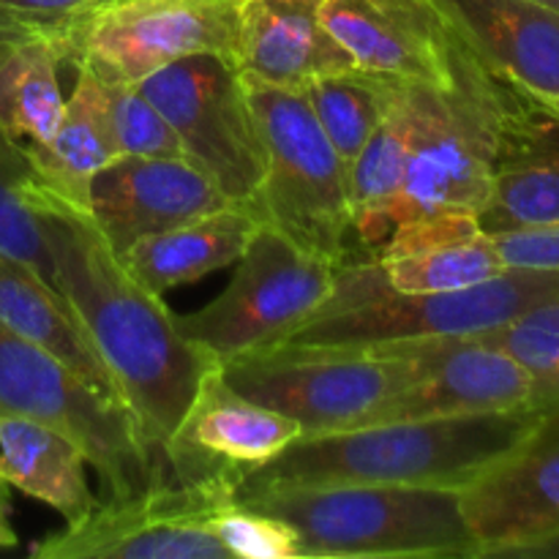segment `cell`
<instances>
[{
  "instance_id": "obj_1",
  "label": "cell",
  "mask_w": 559,
  "mask_h": 559,
  "mask_svg": "<svg viewBox=\"0 0 559 559\" xmlns=\"http://www.w3.org/2000/svg\"><path fill=\"white\" fill-rule=\"evenodd\" d=\"M38 205L58 293L107 366L147 445L164 462V445L218 364L183 338L162 295L126 271L91 213L66 205L47 189Z\"/></svg>"
},
{
  "instance_id": "obj_2",
  "label": "cell",
  "mask_w": 559,
  "mask_h": 559,
  "mask_svg": "<svg viewBox=\"0 0 559 559\" xmlns=\"http://www.w3.org/2000/svg\"><path fill=\"white\" fill-rule=\"evenodd\" d=\"M540 409L385 420L298 437L278 456L246 475L238 495L331 484L437 486L462 491L527 435Z\"/></svg>"
},
{
  "instance_id": "obj_3",
  "label": "cell",
  "mask_w": 559,
  "mask_h": 559,
  "mask_svg": "<svg viewBox=\"0 0 559 559\" xmlns=\"http://www.w3.org/2000/svg\"><path fill=\"white\" fill-rule=\"evenodd\" d=\"M238 500L287 522L304 559H480L459 489L282 486Z\"/></svg>"
},
{
  "instance_id": "obj_4",
  "label": "cell",
  "mask_w": 559,
  "mask_h": 559,
  "mask_svg": "<svg viewBox=\"0 0 559 559\" xmlns=\"http://www.w3.org/2000/svg\"><path fill=\"white\" fill-rule=\"evenodd\" d=\"M551 300H559V271L506 267L473 287L404 295L391 289L374 257H360L338 262L331 295L287 342L371 347L399 338L489 336Z\"/></svg>"
},
{
  "instance_id": "obj_5",
  "label": "cell",
  "mask_w": 559,
  "mask_h": 559,
  "mask_svg": "<svg viewBox=\"0 0 559 559\" xmlns=\"http://www.w3.org/2000/svg\"><path fill=\"white\" fill-rule=\"evenodd\" d=\"M522 96L451 31L445 80L420 82V126L396 224L442 211H484Z\"/></svg>"
},
{
  "instance_id": "obj_6",
  "label": "cell",
  "mask_w": 559,
  "mask_h": 559,
  "mask_svg": "<svg viewBox=\"0 0 559 559\" xmlns=\"http://www.w3.org/2000/svg\"><path fill=\"white\" fill-rule=\"evenodd\" d=\"M246 93L265 151L251 211L309 254L333 265L353 260L347 164L311 112L306 93L257 80H246Z\"/></svg>"
},
{
  "instance_id": "obj_7",
  "label": "cell",
  "mask_w": 559,
  "mask_h": 559,
  "mask_svg": "<svg viewBox=\"0 0 559 559\" xmlns=\"http://www.w3.org/2000/svg\"><path fill=\"white\" fill-rule=\"evenodd\" d=\"M0 415H20L69 437L107 486L126 497L169 480L134 413L71 366L0 322Z\"/></svg>"
},
{
  "instance_id": "obj_8",
  "label": "cell",
  "mask_w": 559,
  "mask_h": 559,
  "mask_svg": "<svg viewBox=\"0 0 559 559\" xmlns=\"http://www.w3.org/2000/svg\"><path fill=\"white\" fill-rule=\"evenodd\" d=\"M218 369L246 399L293 418L304 437L382 424L409 380L382 347L336 344H273Z\"/></svg>"
},
{
  "instance_id": "obj_9",
  "label": "cell",
  "mask_w": 559,
  "mask_h": 559,
  "mask_svg": "<svg viewBox=\"0 0 559 559\" xmlns=\"http://www.w3.org/2000/svg\"><path fill=\"white\" fill-rule=\"evenodd\" d=\"M333 273V262L260 224L235 262L227 289L202 309L175 317V325L222 366L238 355L287 342L331 295Z\"/></svg>"
},
{
  "instance_id": "obj_10",
  "label": "cell",
  "mask_w": 559,
  "mask_h": 559,
  "mask_svg": "<svg viewBox=\"0 0 559 559\" xmlns=\"http://www.w3.org/2000/svg\"><path fill=\"white\" fill-rule=\"evenodd\" d=\"M240 0H115L55 31L63 66L98 80L142 82L153 71L202 52L235 63Z\"/></svg>"
},
{
  "instance_id": "obj_11",
  "label": "cell",
  "mask_w": 559,
  "mask_h": 559,
  "mask_svg": "<svg viewBox=\"0 0 559 559\" xmlns=\"http://www.w3.org/2000/svg\"><path fill=\"white\" fill-rule=\"evenodd\" d=\"M173 126L186 158L229 202L249 205L265 173V151L238 66L216 52L180 58L140 82Z\"/></svg>"
},
{
  "instance_id": "obj_12",
  "label": "cell",
  "mask_w": 559,
  "mask_h": 559,
  "mask_svg": "<svg viewBox=\"0 0 559 559\" xmlns=\"http://www.w3.org/2000/svg\"><path fill=\"white\" fill-rule=\"evenodd\" d=\"M238 497L233 480H164L96 502L80 522L31 546L33 559H233L213 533L218 508Z\"/></svg>"
},
{
  "instance_id": "obj_13",
  "label": "cell",
  "mask_w": 559,
  "mask_h": 559,
  "mask_svg": "<svg viewBox=\"0 0 559 559\" xmlns=\"http://www.w3.org/2000/svg\"><path fill=\"white\" fill-rule=\"evenodd\" d=\"M371 347L402 360L409 374L388 420L546 407L533 374L484 336L399 338Z\"/></svg>"
},
{
  "instance_id": "obj_14",
  "label": "cell",
  "mask_w": 559,
  "mask_h": 559,
  "mask_svg": "<svg viewBox=\"0 0 559 559\" xmlns=\"http://www.w3.org/2000/svg\"><path fill=\"white\" fill-rule=\"evenodd\" d=\"M459 495L480 557H511L557 535L559 402L546 404L527 435Z\"/></svg>"
},
{
  "instance_id": "obj_15",
  "label": "cell",
  "mask_w": 559,
  "mask_h": 559,
  "mask_svg": "<svg viewBox=\"0 0 559 559\" xmlns=\"http://www.w3.org/2000/svg\"><path fill=\"white\" fill-rule=\"evenodd\" d=\"M298 437L304 431L293 418L246 399L224 380L222 369H213L164 445V467L169 480L180 484L233 480L240 486Z\"/></svg>"
},
{
  "instance_id": "obj_16",
  "label": "cell",
  "mask_w": 559,
  "mask_h": 559,
  "mask_svg": "<svg viewBox=\"0 0 559 559\" xmlns=\"http://www.w3.org/2000/svg\"><path fill=\"white\" fill-rule=\"evenodd\" d=\"M224 205L222 189L183 156H118L91 183V218L118 257Z\"/></svg>"
},
{
  "instance_id": "obj_17",
  "label": "cell",
  "mask_w": 559,
  "mask_h": 559,
  "mask_svg": "<svg viewBox=\"0 0 559 559\" xmlns=\"http://www.w3.org/2000/svg\"><path fill=\"white\" fill-rule=\"evenodd\" d=\"M322 20L358 69L435 85L445 80L451 27L435 0H325Z\"/></svg>"
},
{
  "instance_id": "obj_18",
  "label": "cell",
  "mask_w": 559,
  "mask_h": 559,
  "mask_svg": "<svg viewBox=\"0 0 559 559\" xmlns=\"http://www.w3.org/2000/svg\"><path fill=\"white\" fill-rule=\"evenodd\" d=\"M491 71L544 104L559 102V14L533 0H435Z\"/></svg>"
},
{
  "instance_id": "obj_19",
  "label": "cell",
  "mask_w": 559,
  "mask_h": 559,
  "mask_svg": "<svg viewBox=\"0 0 559 559\" xmlns=\"http://www.w3.org/2000/svg\"><path fill=\"white\" fill-rule=\"evenodd\" d=\"M374 260L391 289L404 295L473 287L508 267L478 216L464 211H442L396 224Z\"/></svg>"
},
{
  "instance_id": "obj_20",
  "label": "cell",
  "mask_w": 559,
  "mask_h": 559,
  "mask_svg": "<svg viewBox=\"0 0 559 559\" xmlns=\"http://www.w3.org/2000/svg\"><path fill=\"white\" fill-rule=\"evenodd\" d=\"M325 0H240L235 66L246 80L304 87L355 69L322 20Z\"/></svg>"
},
{
  "instance_id": "obj_21",
  "label": "cell",
  "mask_w": 559,
  "mask_h": 559,
  "mask_svg": "<svg viewBox=\"0 0 559 559\" xmlns=\"http://www.w3.org/2000/svg\"><path fill=\"white\" fill-rule=\"evenodd\" d=\"M478 224L489 235L559 224V112L527 93L511 115Z\"/></svg>"
},
{
  "instance_id": "obj_22",
  "label": "cell",
  "mask_w": 559,
  "mask_h": 559,
  "mask_svg": "<svg viewBox=\"0 0 559 559\" xmlns=\"http://www.w3.org/2000/svg\"><path fill=\"white\" fill-rule=\"evenodd\" d=\"M420 126V82L402 80L391 109L347 167L355 249L380 254L399 222L409 158Z\"/></svg>"
},
{
  "instance_id": "obj_23",
  "label": "cell",
  "mask_w": 559,
  "mask_h": 559,
  "mask_svg": "<svg viewBox=\"0 0 559 559\" xmlns=\"http://www.w3.org/2000/svg\"><path fill=\"white\" fill-rule=\"evenodd\" d=\"M260 224L249 205L229 202L167 233L142 238L120 260L142 287L164 295L235 265Z\"/></svg>"
},
{
  "instance_id": "obj_24",
  "label": "cell",
  "mask_w": 559,
  "mask_h": 559,
  "mask_svg": "<svg viewBox=\"0 0 559 559\" xmlns=\"http://www.w3.org/2000/svg\"><path fill=\"white\" fill-rule=\"evenodd\" d=\"M74 91L66 98L58 129L41 145H25L38 180L49 194L82 213H91V183L120 156L104 107L102 82L76 66Z\"/></svg>"
},
{
  "instance_id": "obj_25",
  "label": "cell",
  "mask_w": 559,
  "mask_h": 559,
  "mask_svg": "<svg viewBox=\"0 0 559 559\" xmlns=\"http://www.w3.org/2000/svg\"><path fill=\"white\" fill-rule=\"evenodd\" d=\"M87 459L69 437L20 415H0V475L9 489L44 502L74 524L96 506Z\"/></svg>"
},
{
  "instance_id": "obj_26",
  "label": "cell",
  "mask_w": 559,
  "mask_h": 559,
  "mask_svg": "<svg viewBox=\"0 0 559 559\" xmlns=\"http://www.w3.org/2000/svg\"><path fill=\"white\" fill-rule=\"evenodd\" d=\"M0 322L25 342L55 355L107 396L120 399L107 366L87 342L63 295L20 262L0 254ZM123 402V399H120ZM126 404V402H123ZM129 407V404H126Z\"/></svg>"
},
{
  "instance_id": "obj_27",
  "label": "cell",
  "mask_w": 559,
  "mask_h": 559,
  "mask_svg": "<svg viewBox=\"0 0 559 559\" xmlns=\"http://www.w3.org/2000/svg\"><path fill=\"white\" fill-rule=\"evenodd\" d=\"M60 55L52 36L16 44L0 60V131L22 145H41L66 112Z\"/></svg>"
},
{
  "instance_id": "obj_28",
  "label": "cell",
  "mask_w": 559,
  "mask_h": 559,
  "mask_svg": "<svg viewBox=\"0 0 559 559\" xmlns=\"http://www.w3.org/2000/svg\"><path fill=\"white\" fill-rule=\"evenodd\" d=\"M399 82L402 80L396 76L374 74L355 66L338 74L311 80L309 85L300 87L322 131L347 167L388 115Z\"/></svg>"
},
{
  "instance_id": "obj_29",
  "label": "cell",
  "mask_w": 559,
  "mask_h": 559,
  "mask_svg": "<svg viewBox=\"0 0 559 559\" xmlns=\"http://www.w3.org/2000/svg\"><path fill=\"white\" fill-rule=\"evenodd\" d=\"M41 189L44 183L27 147L0 131V254L31 267L49 287L58 289L38 205Z\"/></svg>"
},
{
  "instance_id": "obj_30",
  "label": "cell",
  "mask_w": 559,
  "mask_h": 559,
  "mask_svg": "<svg viewBox=\"0 0 559 559\" xmlns=\"http://www.w3.org/2000/svg\"><path fill=\"white\" fill-rule=\"evenodd\" d=\"M93 74V71H91ZM98 80V76H96ZM107 107L109 129L120 156H183L173 126L162 109L145 96L140 82L98 80Z\"/></svg>"
},
{
  "instance_id": "obj_31",
  "label": "cell",
  "mask_w": 559,
  "mask_h": 559,
  "mask_svg": "<svg viewBox=\"0 0 559 559\" xmlns=\"http://www.w3.org/2000/svg\"><path fill=\"white\" fill-rule=\"evenodd\" d=\"M484 338L513 355L533 374L540 404L559 402V300L538 306Z\"/></svg>"
},
{
  "instance_id": "obj_32",
  "label": "cell",
  "mask_w": 559,
  "mask_h": 559,
  "mask_svg": "<svg viewBox=\"0 0 559 559\" xmlns=\"http://www.w3.org/2000/svg\"><path fill=\"white\" fill-rule=\"evenodd\" d=\"M213 533L233 559H304L298 533L287 522L246 506L238 497L218 508Z\"/></svg>"
},
{
  "instance_id": "obj_33",
  "label": "cell",
  "mask_w": 559,
  "mask_h": 559,
  "mask_svg": "<svg viewBox=\"0 0 559 559\" xmlns=\"http://www.w3.org/2000/svg\"><path fill=\"white\" fill-rule=\"evenodd\" d=\"M508 267H535L559 271V224L549 227H524L491 235Z\"/></svg>"
},
{
  "instance_id": "obj_34",
  "label": "cell",
  "mask_w": 559,
  "mask_h": 559,
  "mask_svg": "<svg viewBox=\"0 0 559 559\" xmlns=\"http://www.w3.org/2000/svg\"><path fill=\"white\" fill-rule=\"evenodd\" d=\"M112 0H0V9L11 11L25 20L44 22L49 27H60L71 20L93 14Z\"/></svg>"
},
{
  "instance_id": "obj_35",
  "label": "cell",
  "mask_w": 559,
  "mask_h": 559,
  "mask_svg": "<svg viewBox=\"0 0 559 559\" xmlns=\"http://www.w3.org/2000/svg\"><path fill=\"white\" fill-rule=\"evenodd\" d=\"M55 31H58V27H49L44 25V22L25 20V16H16L11 14V11L0 9V60H3L16 44L36 36H55Z\"/></svg>"
},
{
  "instance_id": "obj_36",
  "label": "cell",
  "mask_w": 559,
  "mask_h": 559,
  "mask_svg": "<svg viewBox=\"0 0 559 559\" xmlns=\"http://www.w3.org/2000/svg\"><path fill=\"white\" fill-rule=\"evenodd\" d=\"M511 559H559V533L551 538L538 540V544H530L524 549H516Z\"/></svg>"
},
{
  "instance_id": "obj_37",
  "label": "cell",
  "mask_w": 559,
  "mask_h": 559,
  "mask_svg": "<svg viewBox=\"0 0 559 559\" xmlns=\"http://www.w3.org/2000/svg\"><path fill=\"white\" fill-rule=\"evenodd\" d=\"M11 546H16V533L9 524V511L0 508V549H11Z\"/></svg>"
},
{
  "instance_id": "obj_38",
  "label": "cell",
  "mask_w": 559,
  "mask_h": 559,
  "mask_svg": "<svg viewBox=\"0 0 559 559\" xmlns=\"http://www.w3.org/2000/svg\"><path fill=\"white\" fill-rule=\"evenodd\" d=\"M0 508L9 511V484L3 480V475H0Z\"/></svg>"
},
{
  "instance_id": "obj_39",
  "label": "cell",
  "mask_w": 559,
  "mask_h": 559,
  "mask_svg": "<svg viewBox=\"0 0 559 559\" xmlns=\"http://www.w3.org/2000/svg\"><path fill=\"white\" fill-rule=\"evenodd\" d=\"M533 3H538V5H546V9L557 11V14H559V0H533Z\"/></svg>"
},
{
  "instance_id": "obj_40",
  "label": "cell",
  "mask_w": 559,
  "mask_h": 559,
  "mask_svg": "<svg viewBox=\"0 0 559 559\" xmlns=\"http://www.w3.org/2000/svg\"><path fill=\"white\" fill-rule=\"evenodd\" d=\"M551 107H555V109H557V112H559V102H557V104H551Z\"/></svg>"
},
{
  "instance_id": "obj_41",
  "label": "cell",
  "mask_w": 559,
  "mask_h": 559,
  "mask_svg": "<svg viewBox=\"0 0 559 559\" xmlns=\"http://www.w3.org/2000/svg\"><path fill=\"white\" fill-rule=\"evenodd\" d=\"M112 3H115V0H112Z\"/></svg>"
}]
</instances>
